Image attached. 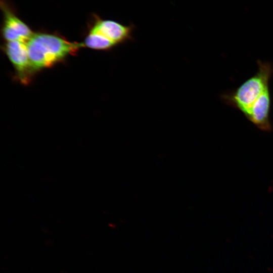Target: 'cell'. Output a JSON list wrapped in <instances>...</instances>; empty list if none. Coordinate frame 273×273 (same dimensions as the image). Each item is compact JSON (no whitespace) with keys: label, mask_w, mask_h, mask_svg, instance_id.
Returning <instances> with one entry per match:
<instances>
[{"label":"cell","mask_w":273,"mask_h":273,"mask_svg":"<svg viewBox=\"0 0 273 273\" xmlns=\"http://www.w3.org/2000/svg\"><path fill=\"white\" fill-rule=\"evenodd\" d=\"M83 46L54 34H33L27 42L31 71L52 66Z\"/></svg>","instance_id":"1"},{"label":"cell","mask_w":273,"mask_h":273,"mask_svg":"<svg viewBox=\"0 0 273 273\" xmlns=\"http://www.w3.org/2000/svg\"><path fill=\"white\" fill-rule=\"evenodd\" d=\"M83 45L91 49L102 51H109L117 46L103 35L92 30L86 37Z\"/></svg>","instance_id":"7"},{"label":"cell","mask_w":273,"mask_h":273,"mask_svg":"<svg viewBox=\"0 0 273 273\" xmlns=\"http://www.w3.org/2000/svg\"><path fill=\"white\" fill-rule=\"evenodd\" d=\"M5 51L20 81L24 83H27L32 72L30 68L27 42L8 41Z\"/></svg>","instance_id":"3"},{"label":"cell","mask_w":273,"mask_h":273,"mask_svg":"<svg viewBox=\"0 0 273 273\" xmlns=\"http://www.w3.org/2000/svg\"><path fill=\"white\" fill-rule=\"evenodd\" d=\"M270 96L268 87L254 103L246 118L260 129L270 131L272 126L269 120Z\"/></svg>","instance_id":"5"},{"label":"cell","mask_w":273,"mask_h":273,"mask_svg":"<svg viewBox=\"0 0 273 273\" xmlns=\"http://www.w3.org/2000/svg\"><path fill=\"white\" fill-rule=\"evenodd\" d=\"M133 24L123 25L110 20H100L96 22L92 31L98 32L108 38L117 46L133 41Z\"/></svg>","instance_id":"4"},{"label":"cell","mask_w":273,"mask_h":273,"mask_svg":"<svg viewBox=\"0 0 273 273\" xmlns=\"http://www.w3.org/2000/svg\"><path fill=\"white\" fill-rule=\"evenodd\" d=\"M3 34L7 42L20 41L27 42L33 33L20 19L7 11L5 13Z\"/></svg>","instance_id":"6"},{"label":"cell","mask_w":273,"mask_h":273,"mask_svg":"<svg viewBox=\"0 0 273 273\" xmlns=\"http://www.w3.org/2000/svg\"><path fill=\"white\" fill-rule=\"evenodd\" d=\"M257 73L243 82L235 90L221 96L223 102L241 111L246 117L254 103L268 87V81L273 73V64L257 61Z\"/></svg>","instance_id":"2"}]
</instances>
